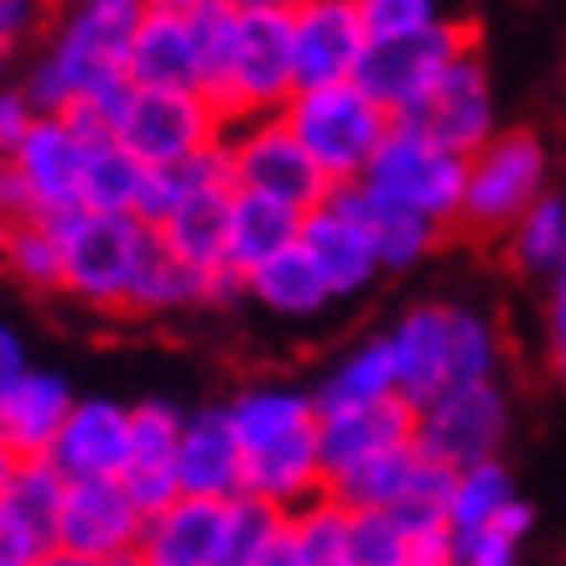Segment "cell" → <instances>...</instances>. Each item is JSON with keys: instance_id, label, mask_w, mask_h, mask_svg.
Instances as JSON below:
<instances>
[{"instance_id": "1", "label": "cell", "mask_w": 566, "mask_h": 566, "mask_svg": "<svg viewBox=\"0 0 566 566\" xmlns=\"http://www.w3.org/2000/svg\"><path fill=\"white\" fill-rule=\"evenodd\" d=\"M146 0H57L42 42L21 57L17 88L36 115H69L73 104L99 99L130 84L125 57Z\"/></svg>"}, {"instance_id": "2", "label": "cell", "mask_w": 566, "mask_h": 566, "mask_svg": "<svg viewBox=\"0 0 566 566\" xmlns=\"http://www.w3.org/2000/svg\"><path fill=\"white\" fill-rule=\"evenodd\" d=\"M296 94V63H292V17H265V11H234L229 42L213 78L208 99L219 104V115L234 120H260L281 115Z\"/></svg>"}, {"instance_id": "3", "label": "cell", "mask_w": 566, "mask_h": 566, "mask_svg": "<svg viewBox=\"0 0 566 566\" xmlns=\"http://www.w3.org/2000/svg\"><path fill=\"white\" fill-rule=\"evenodd\" d=\"M546 192H551L546 140L535 130H499L489 146L468 156L458 229L468 240H504Z\"/></svg>"}, {"instance_id": "4", "label": "cell", "mask_w": 566, "mask_h": 566, "mask_svg": "<svg viewBox=\"0 0 566 566\" xmlns=\"http://www.w3.org/2000/svg\"><path fill=\"white\" fill-rule=\"evenodd\" d=\"M281 115L292 125V136L302 140V151L312 156V167L327 177V188L359 182L395 125L359 84L296 88Z\"/></svg>"}, {"instance_id": "5", "label": "cell", "mask_w": 566, "mask_h": 566, "mask_svg": "<svg viewBox=\"0 0 566 566\" xmlns=\"http://www.w3.org/2000/svg\"><path fill=\"white\" fill-rule=\"evenodd\" d=\"M57 244H63V296L84 302L94 312H125L136 286L140 255L151 240V223L125 219V213H63Z\"/></svg>"}, {"instance_id": "6", "label": "cell", "mask_w": 566, "mask_h": 566, "mask_svg": "<svg viewBox=\"0 0 566 566\" xmlns=\"http://www.w3.org/2000/svg\"><path fill=\"white\" fill-rule=\"evenodd\" d=\"M223 167H229V188L255 192L271 203H286L296 213L327 203V177L312 167L302 140L292 136L286 115H260V120H234L219 140Z\"/></svg>"}, {"instance_id": "7", "label": "cell", "mask_w": 566, "mask_h": 566, "mask_svg": "<svg viewBox=\"0 0 566 566\" xmlns=\"http://www.w3.org/2000/svg\"><path fill=\"white\" fill-rule=\"evenodd\" d=\"M463 172H468V156L442 151L437 140H427L411 125H390V136H385V146L375 151V161H369V172L359 182L375 198H385V203L431 219L437 229H458Z\"/></svg>"}, {"instance_id": "8", "label": "cell", "mask_w": 566, "mask_h": 566, "mask_svg": "<svg viewBox=\"0 0 566 566\" xmlns=\"http://www.w3.org/2000/svg\"><path fill=\"white\" fill-rule=\"evenodd\" d=\"M223 130H229V120L219 115V104L198 88H130L115 140L130 156H140L146 167L167 172V167H182L192 156L213 151Z\"/></svg>"}, {"instance_id": "9", "label": "cell", "mask_w": 566, "mask_h": 566, "mask_svg": "<svg viewBox=\"0 0 566 566\" xmlns=\"http://www.w3.org/2000/svg\"><path fill=\"white\" fill-rule=\"evenodd\" d=\"M473 42H479L473 27H468V21H452V17L437 21L431 32L395 36V42H369L354 84H359L390 120H400V115H411L416 99H421Z\"/></svg>"}, {"instance_id": "10", "label": "cell", "mask_w": 566, "mask_h": 566, "mask_svg": "<svg viewBox=\"0 0 566 566\" xmlns=\"http://www.w3.org/2000/svg\"><path fill=\"white\" fill-rule=\"evenodd\" d=\"M510 437V395L504 379H479V385H452L431 406L416 411V447L442 468H473L499 458Z\"/></svg>"}, {"instance_id": "11", "label": "cell", "mask_w": 566, "mask_h": 566, "mask_svg": "<svg viewBox=\"0 0 566 566\" xmlns=\"http://www.w3.org/2000/svg\"><path fill=\"white\" fill-rule=\"evenodd\" d=\"M177 172V203L167 208V219L156 223L161 244L172 250L177 260H188L192 271L219 275L229 271L223 265V250H229V208H234V188H229V167H223V151L192 156Z\"/></svg>"}, {"instance_id": "12", "label": "cell", "mask_w": 566, "mask_h": 566, "mask_svg": "<svg viewBox=\"0 0 566 566\" xmlns=\"http://www.w3.org/2000/svg\"><path fill=\"white\" fill-rule=\"evenodd\" d=\"M125 78L136 88H198L208 94V17L203 6L146 0L130 36Z\"/></svg>"}, {"instance_id": "13", "label": "cell", "mask_w": 566, "mask_h": 566, "mask_svg": "<svg viewBox=\"0 0 566 566\" xmlns=\"http://www.w3.org/2000/svg\"><path fill=\"white\" fill-rule=\"evenodd\" d=\"M395 125H411L427 140H437L442 151L458 156H473L479 146H489L499 136V109H494V78H489L479 42L416 99L411 115H400Z\"/></svg>"}, {"instance_id": "14", "label": "cell", "mask_w": 566, "mask_h": 566, "mask_svg": "<svg viewBox=\"0 0 566 566\" xmlns=\"http://www.w3.org/2000/svg\"><path fill=\"white\" fill-rule=\"evenodd\" d=\"M146 531V510H140L120 479H88L69 483L63 494V520H57V546L94 556L109 566H130Z\"/></svg>"}, {"instance_id": "15", "label": "cell", "mask_w": 566, "mask_h": 566, "mask_svg": "<svg viewBox=\"0 0 566 566\" xmlns=\"http://www.w3.org/2000/svg\"><path fill=\"white\" fill-rule=\"evenodd\" d=\"M369 32L359 21V0H312L292 17V63L296 88L354 84Z\"/></svg>"}, {"instance_id": "16", "label": "cell", "mask_w": 566, "mask_h": 566, "mask_svg": "<svg viewBox=\"0 0 566 566\" xmlns=\"http://www.w3.org/2000/svg\"><path fill=\"white\" fill-rule=\"evenodd\" d=\"M125 452H130V406L115 395H78L48 463L63 473V483L120 479Z\"/></svg>"}, {"instance_id": "17", "label": "cell", "mask_w": 566, "mask_h": 566, "mask_svg": "<svg viewBox=\"0 0 566 566\" xmlns=\"http://www.w3.org/2000/svg\"><path fill=\"white\" fill-rule=\"evenodd\" d=\"M27 177L42 219H63L84 208V167H88V140L73 130L69 115H36L27 140L11 156Z\"/></svg>"}, {"instance_id": "18", "label": "cell", "mask_w": 566, "mask_h": 566, "mask_svg": "<svg viewBox=\"0 0 566 566\" xmlns=\"http://www.w3.org/2000/svg\"><path fill=\"white\" fill-rule=\"evenodd\" d=\"M395 359V395L421 411L452 385V302H421L385 333Z\"/></svg>"}, {"instance_id": "19", "label": "cell", "mask_w": 566, "mask_h": 566, "mask_svg": "<svg viewBox=\"0 0 566 566\" xmlns=\"http://www.w3.org/2000/svg\"><path fill=\"white\" fill-rule=\"evenodd\" d=\"M177 494L188 499H229L244 494V447L234 437V421L223 400L182 411V437H177Z\"/></svg>"}, {"instance_id": "20", "label": "cell", "mask_w": 566, "mask_h": 566, "mask_svg": "<svg viewBox=\"0 0 566 566\" xmlns=\"http://www.w3.org/2000/svg\"><path fill=\"white\" fill-rule=\"evenodd\" d=\"M69 483L48 458H27L17 479L0 494V566H32L42 551L57 546Z\"/></svg>"}, {"instance_id": "21", "label": "cell", "mask_w": 566, "mask_h": 566, "mask_svg": "<svg viewBox=\"0 0 566 566\" xmlns=\"http://www.w3.org/2000/svg\"><path fill=\"white\" fill-rule=\"evenodd\" d=\"M400 442H416V411L400 395L369 400V406H344V411H317V452H323L327 479H338Z\"/></svg>"}, {"instance_id": "22", "label": "cell", "mask_w": 566, "mask_h": 566, "mask_svg": "<svg viewBox=\"0 0 566 566\" xmlns=\"http://www.w3.org/2000/svg\"><path fill=\"white\" fill-rule=\"evenodd\" d=\"M177 437H182V411L172 400H136L130 406V452H125L120 483L146 515L167 510L177 499Z\"/></svg>"}, {"instance_id": "23", "label": "cell", "mask_w": 566, "mask_h": 566, "mask_svg": "<svg viewBox=\"0 0 566 566\" xmlns=\"http://www.w3.org/2000/svg\"><path fill=\"white\" fill-rule=\"evenodd\" d=\"M302 250H307V260L327 281L333 302L364 296L379 275H385V265H379V255H375V240L348 219L344 208H333V203L312 208L307 219H302Z\"/></svg>"}, {"instance_id": "24", "label": "cell", "mask_w": 566, "mask_h": 566, "mask_svg": "<svg viewBox=\"0 0 566 566\" xmlns=\"http://www.w3.org/2000/svg\"><path fill=\"white\" fill-rule=\"evenodd\" d=\"M327 203L344 208L348 219L375 240V255H379V265H385V275L421 265V260H427L431 250L442 244V234H447V229H437V223L421 219V213H406V208L375 198L364 182H344V188H333L327 192Z\"/></svg>"}, {"instance_id": "25", "label": "cell", "mask_w": 566, "mask_h": 566, "mask_svg": "<svg viewBox=\"0 0 566 566\" xmlns=\"http://www.w3.org/2000/svg\"><path fill=\"white\" fill-rule=\"evenodd\" d=\"M223 531V504L177 494L167 510L146 515L136 562L130 566H213Z\"/></svg>"}, {"instance_id": "26", "label": "cell", "mask_w": 566, "mask_h": 566, "mask_svg": "<svg viewBox=\"0 0 566 566\" xmlns=\"http://www.w3.org/2000/svg\"><path fill=\"white\" fill-rule=\"evenodd\" d=\"M244 494L275 504L281 515L323 499L327 473H323V452H317V427L302 431V437H286V442L244 452Z\"/></svg>"}, {"instance_id": "27", "label": "cell", "mask_w": 566, "mask_h": 566, "mask_svg": "<svg viewBox=\"0 0 566 566\" xmlns=\"http://www.w3.org/2000/svg\"><path fill=\"white\" fill-rule=\"evenodd\" d=\"M73 400H78V390L57 369H32L0 411V437L17 447L21 458H48L73 411Z\"/></svg>"}, {"instance_id": "28", "label": "cell", "mask_w": 566, "mask_h": 566, "mask_svg": "<svg viewBox=\"0 0 566 566\" xmlns=\"http://www.w3.org/2000/svg\"><path fill=\"white\" fill-rule=\"evenodd\" d=\"M223 411L234 421V437L244 452L317 427V400H312V390H296V385H244L223 400Z\"/></svg>"}, {"instance_id": "29", "label": "cell", "mask_w": 566, "mask_h": 566, "mask_svg": "<svg viewBox=\"0 0 566 566\" xmlns=\"http://www.w3.org/2000/svg\"><path fill=\"white\" fill-rule=\"evenodd\" d=\"M431 468H442V463H431L416 442H400L390 452L369 458V463L327 479V494L338 499L344 510H395L400 499H411L431 479Z\"/></svg>"}, {"instance_id": "30", "label": "cell", "mask_w": 566, "mask_h": 566, "mask_svg": "<svg viewBox=\"0 0 566 566\" xmlns=\"http://www.w3.org/2000/svg\"><path fill=\"white\" fill-rule=\"evenodd\" d=\"M244 296L271 317H286V323H307V317H323L333 307V292H327V281L317 275V265L307 260L302 244L281 250V255H271L265 265L244 275Z\"/></svg>"}, {"instance_id": "31", "label": "cell", "mask_w": 566, "mask_h": 566, "mask_svg": "<svg viewBox=\"0 0 566 566\" xmlns=\"http://www.w3.org/2000/svg\"><path fill=\"white\" fill-rule=\"evenodd\" d=\"M302 219L286 203H271V198H255V192H234V208H229V250H223V265L240 275H250L255 265H265L271 255L302 244Z\"/></svg>"}, {"instance_id": "32", "label": "cell", "mask_w": 566, "mask_h": 566, "mask_svg": "<svg viewBox=\"0 0 566 566\" xmlns=\"http://www.w3.org/2000/svg\"><path fill=\"white\" fill-rule=\"evenodd\" d=\"M317 411H344V406H369V400H395V359L385 333L364 338L333 364L323 379H317Z\"/></svg>"}, {"instance_id": "33", "label": "cell", "mask_w": 566, "mask_h": 566, "mask_svg": "<svg viewBox=\"0 0 566 566\" xmlns=\"http://www.w3.org/2000/svg\"><path fill=\"white\" fill-rule=\"evenodd\" d=\"M515 479L504 458H489V463H473V468H458L452 483H447V535H473L483 525H494L510 504H515Z\"/></svg>"}, {"instance_id": "34", "label": "cell", "mask_w": 566, "mask_h": 566, "mask_svg": "<svg viewBox=\"0 0 566 566\" xmlns=\"http://www.w3.org/2000/svg\"><path fill=\"white\" fill-rule=\"evenodd\" d=\"M151 167L130 156L115 136L88 140V167H84V208L88 213H125L136 219L140 192H146Z\"/></svg>"}, {"instance_id": "35", "label": "cell", "mask_w": 566, "mask_h": 566, "mask_svg": "<svg viewBox=\"0 0 566 566\" xmlns=\"http://www.w3.org/2000/svg\"><path fill=\"white\" fill-rule=\"evenodd\" d=\"M0 265L11 281H21L27 292H63V244H57V223L52 219H27L0 229Z\"/></svg>"}, {"instance_id": "36", "label": "cell", "mask_w": 566, "mask_h": 566, "mask_svg": "<svg viewBox=\"0 0 566 566\" xmlns=\"http://www.w3.org/2000/svg\"><path fill=\"white\" fill-rule=\"evenodd\" d=\"M286 531V515L255 494H240L223 504V531H219V556L213 566H260L271 556V546Z\"/></svg>"}, {"instance_id": "37", "label": "cell", "mask_w": 566, "mask_h": 566, "mask_svg": "<svg viewBox=\"0 0 566 566\" xmlns=\"http://www.w3.org/2000/svg\"><path fill=\"white\" fill-rule=\"evenodd\" d=\"M504 255L525 275H551L566 255V192L551 188L525 219L504 234Z\"/></svg>"}, {"instance_id": "38", "label": "cell", "mask_w": 566, "mask_h": 566, "mask_svg": "<svg viewBox=\"0 0 566 566\" xmlns=\"http://www.w3.org/2000/svg\"><path fill=\"white\" fill-rule=\"evenodd\" d=\"M286 541L296 551V566H354L348 562V510L333 494L292 510Z\"/></svg>"}, {"instance_id": "39", "label": "cell", "mask_w": 566, "mask_h": 566, "mask_svg": "<svg viewBox=\"0 0 566 566\" xmlns=\"http://www.w3.org/2000/svg\"><path fill=\"white\" fill-rule=\"evenodd\" d=\"M531 525V504L515 499L494 525H483L473 535H447V566H520V546H525Z\"/></svg>"}, {"instance_id": "40", "label": "cell", "mask_w": 566, "mask_h": 566, "mask_svg": "<svg viewBox=\"0 0 566 566\" xmlns=\"http://www.w3.org/2000/svg\"><path fill=\"white\" fill-rule=\"evenodd\" d=\"M499 364H504V333L494 317L473 307H452V385L499 379Z\"/></svg>"}, {"instance_id": "41", "label": "cell", "mask_w": 566, "mask_h": 566, "mask_svg": "<svg viewBox=\"0 0 566 566\" xmlns=\"http://www.w3.org/2000/svg\"><path fill=\"white\" fill-rule=\"evenodd\" d=\"M348 562L354 566H411V535L385 510H348Z\"/></svg>"}, {"instance_id": "42", "label": "cell", "mask_w": 566, "mask_h": 566, "mask_svg": "<svg viewBox=\"0 0 566 566\" xmlns=\"http://www.w3.org/2000/svg\"><path fill=\"white\" fill-rule=\"evenodd\" d=\"M359 21L369 42H395V36L431 32L437 21H447L442 0H359Z\"/></svg>"}, {"instance_id": "43", "label": "cell", "mask_w": 566, "mask_h": 566, "mask_svg": "<svg viewBox=\"0 0 566 566\" xmlns=\"http://www.w3.org/2000/svg\"><path fill=\"white\" fill-rule=\"evenodd\" d=\"M27 219H42L36 213V198L27 188V177L11 156H0V229H11V223H27Z\"/></svg>"}, {"instance_id": "44", "label": "cell", "mask_w": 566, "mask_h": 566, "mask_svg": "<svg viewBox=\"0 0 566 566\" xmlns=\"http://www.w3.org/2000/svg\"><path fill=\"white\" fill-rule=\"evenodd\" d=\"M32 369L36 364H32V354H27V338L0 317V411H6V400L17 395V385L32 375Z\"/></svg>"}, {"instance_id": "45", "label": "cell", "mask_w": 566, "mask_h": 566, "mask_svg": "<svg viewBox=\"0 0 566 566\" xmlns=\"http://www.w3.org/2000/svg\"><path fill=\"white\" fill-rule=\"evenodd\" d=\"M546 281H551V292H546V348H551V364L566 375V255Z\"/></svg>"}, {"instance_id": "46", "label": "cell", "mask_w": 566, "mask_h": 566, "mask_svg": "<svg viewBox=\"0 0 566 566\" xmlns=\"http://www.w3.org/2000/svg\"><path fill=\"white\" fill-rule=\"evenodd\" d=\"M32 120H36L32 99H27V94H21L17 84L0 88V156H17V146L27 140Z\"/></svg>"}, {"instance_id": "47", "label": "cell", "mask_w": 566, "mask_h": 566, "mask_svg": "<svg viewBox=\"0 0 566 566\" xmlns=\"http://www.w3.org/2000/svg\"><path fill=\"white\" fill-rule=\"evenodd\" d=\"M234 11H265V17H296L312 0H229Z\"/></svg>"}, {"instance_id": "48", "label": "cell", "mask_w": 566, "mask_h": 566, "mask_svg": "<svg viewBox=\"0 0 566 566\" xmlns=\"http://www.w3.org/2000/svg\"><path fill=\"white\" fill-rule=\"evenodd\" d=\"M32 566H109V562H94V556H78V551H63V546H52L42 551Z\"/></svg>"}, {"instance_id": "49", "label": "cell", "mask_w": 566, "mask_h": 566, "mask_svg": "<svg viewBox=\"0 0 566 566\" xmlns=\"http://www.w3.org/2000/svg\"><path fill=\"white\" fill-rule=\"evenodd\" d=\"M21 463H27V458H21L17 447H11L6 437H0V494H6V483L17 479V468H21Z\"/></svg>"}, {"instance_id": "50", "label": "cell", "mask_w": 566, "mask_h": 566, "mask_svg": "<svg viewBox=\"0 0 566 566\" xmlns=\"http://www.w3.org/2000/svg\"><path fill=\"white\" fill-rule=\"evenodd\" d=\"M21 73V52L11 48V42H0V88H11Z\"/></svg>"}, {"instance_id": "51", "label": "cell", "mask_w": 566, "mask_h": 566, "mask_svg": "<svg viewBox=\"0 0 566 566\" xmlns=\"http://www.w3.org/2000/svg\"><path fill=\"white\" fill-rule=\"evenodd\" d=\"M177 6H229V0H177Z\"/></svg>"}, {"instance_id": "52", "label": "cell", "mask_w": 566, "mask_h": 566, "mask_svg": "<svg viewBox=\"0 0 566 566\" xmlns=\"http://www.w3.org/2000/svg\"><path fill=\"white\" fill-rule=\"evenodd\" d=\"M416 566H447V562H416Z\"/></svg>"}]
</instances>
